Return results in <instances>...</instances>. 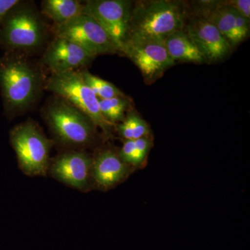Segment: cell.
I'll return each instance as SVG.
<instances>
[{"label": "cell", "mask_w": 250, "mask_h": 250, "mask_svg": "<svg viewBox=\"0 0 250 250\" xmlns=\"http://www.w3.org/2000/svg\"><path fill=\"white\" fill-rule=\"evenodd\" d=\"M187 17V9L179 1H136L131 10L127 39L165 41L171 34L184 29Z\"/></svg>", "instance_id": "6da1fadb"}, {"label": "cell", "mask_w": 250, "mask_h": 250, "mask_svg": "<svg viewBox=\"0 0 250 250\" xmlns=\"http://www.w3.org/2000/svg\"><path fill=\"white\" fill-rule=\"evenodd\" d=\"M45 121L56 141L66 147L65 150H85L96 141L98 127L93 121L64 100L49 106Z\"/></svg>", "instance_id": "7a4b0ae2"}, {"label": "cell", "mask_w": 250, "mask_h": 250, "mask_svg": "<svg viewBox=\"0 0 250 250\" xmlns=\"http://www.w3.org/2000/svg\"><path fill=\"white\" fill-rule=\"evenodd\" d=\"M10 142L18 166L28 177H47L54 141L48 139L35 122L27 121L10 131Z\"/></svg>", "instance_id": "3957f363"}, {"label": "cell", "mask_w": 250, "mask_h": 250, "mask_svg": "<svg viewBox=\"0 0 250 250\" xmlns=\"http://www.w3.org/2000/svg\"><path fill=\"white\" fill-rule=\"evenodd\" d=\"M47 89L84 113L103 131L106 139L111 136L114 125L104 118L100 112L99 99L85 83L80 72L74 70L52 74L47 82Z\"/></svg>", "instance_id": "277c9868"}, {"label": "cell", "mask_w": 250, "mask_h": 250, "mask_svg": "<svg viewBox=\"0 0 250 250\" xmlns=\"http://www.w3.org/2000/svg\"><path fill=\"white\" fill-rule=\"evenodd\" d=\"M120 52L134 62L147 84L160 78L167 69L175 65L166 49L164 41L129 38Z\"/></svg>", "instance_id": "5b68a950"}, {"label": "cell", "mask_w": 250, "mask_h": 250, "mask_svg": "<svg viewBox=\"0 0 250 250\" xmlns=\"http://www.w3.org/2000/svg\"><path fill=\"white\" fill-rule=\"evenodd\" d=\"M0 83L8 106L11 110L21 111L35 98L39 79L27 63L13 61L0 67Z\"/></svg>", "instance_id": "8992f818"}, {"label": "cell", "mask_w": 250, "mask_h": 250, "mask_svg": "<svg viewBox=\"0 0 250 250\" xmlns=\"http://www.w3.org/2000/svg\"><path fill=\"white\" fill-rule=\"evenodd\" d=\"M133 4L126 0H89L83 4L82 14L95 20L121 52L127 39Z\"/></svg>", "instance_id": "52a82bcc"}, {"label": "cell", "mask_w": 250, "mask_h": 250, "mask_svg": "<svg viewBox=\"0 0 250 250\" xmlns=\"http://www.w3.org/2000/svg\"><path fill=\"white\" fill-rule=\"evenodd\" d=\"M57 37L62 38L81 46L93 56L119 52L113 41L95 20L85 14L57 26Z\"/></svg>", "instance_id": "ba28073f"}, {"label": "cell", "mask_w": 250, "mask_h": 250, "mask_svg": "<svg viewBox=\"0 0 250 250\" xmlns=\"http://www.w3.org/2000/svg\"><path fill=\"white\" fill-rule=\"evenodd\" d=\"M93 154L85 150H64L51 158L47 176L82 192L92 190Z\"/></svg>", "instance_id": "9c48e42d"}, {"label": "cell", "mask_w": 250, "mask_h": 250, "mask_svg": "<svg viewBox=\"0 0 250 250\" xmlns=\"http://www.w3.org/2000/svg\"><path fill=\"white\" fill-rule=\"evenodd\" d=\"M90 181L92 190L107 191L123 183L134 169L122 160L114 149L104 148L93 154Z\"/></svg>", "instance_id": "30bf717a"}, {"label": "cell", "mask_w": 250, "mask_h": 250, "mask_svg": "<svg viewBox=\"0 0 250 250\" xmlns=\"http://www.w3.org/2000/svg\"><path fill=\"white\" fill-rule=\"evenodd\" d=\"M184 30L205 57L206 62L223 60L231 53L228 40L205 18H193L185 24Z\"/></svg>", "instance_id": "8fae6325"}, {"label": "cell", "mask_w": 250, "mask_h": 250, "mask_svg": "<svg viewBox=\"0 0 250 250\" xmlns=\"http://www.w3.org/2000/svg\"><path fill=\"white\" fill-rule=\"evenodd\" d=\"M42 33V24L35 13L22 9L8 18L3 37L6 43L14 48L31 49L40 45Z\"/></svg>", "instance_id": "7c38bea8"}, {"label": "cell", "mask_w": 250, "mask_h": 250, "mask_svg": "<svg viewBox=\"0 0 250 250\" xmlns=\"http://www.w3.org/2000/svg\"><path fill=\"white\" fill-rule=\"evenodd\" d=\"M94 59L86 50L72 41L56 37L46 50L43 62L52 74L63 73L83 66Z\"/></svg>", "instance_id": "4fadbf2b"}, {"label": "cell", "mask_w": 250, "mask_h": 250, "mask_svg": "<svg viewBox=\"0 0 250 250\" xmlns=\"http://www.w3.org/2000/svg\"><path fill=\"white\" fill-rule=\"evenodd\" d=\"M164 43L169 55L175 62H207L205 57L184 29L171 34L164 41Z\"/></svg>", "instance_id": "5bb4252c"}, {"label": "cell", "mask_w": 250, "mask_h": 250, "mask_svg": "<svg viewBox=\"0 0 250 250\" xmlns=\"http://www.w3.org/2000/svg\"><path fill=\"white\" fill-rule=\"evenodd\" d=\"M83 4L77 0H45L42 13L59 26L82 14Z\"/></svg>", "instance_id": "9a60e30c"}, {"label": "cell", "mask_w": 250, "mask_h": 250, "mask_svg": "<svg viewBox=\"0 0 250 250\" xmlns=\"http://www.w3.org/2000/svg\"><path fill=\"white\" fill-rule=\"evenodd\" d=\"M228 40L231 49L238 45L235 34V10L220 1L216 7L211 10L207 17Z\"/></svg>", "instance_id": "2e32d148"}, {"label": "cell", "mask_w": 250, "mask_h": 250, "mask_svg": "<svg viewBox=\"0 0 250 250\" xmlns=\"http://www.w3.org/2000/svg\"><path fill=\"white\" fill-rule=\"evenodd\" d=\"M152 147V141L149 136L125 141L118 154L125 164L134 170L144 164Z\"/></svg>", "instance_id": "e0dca14e"}, {"label": "cell", "mask_w": 250, "mask_h": 250, "mask_svg": "<svg viewBox=\"0 0 250 250\" xmlns=\"http://www.w3.org/2000/svg\"><path fill=\"white\" fill-rule=\"evenodd\" d=\"M116 127L120 137L125 141L148 137L150 134L147 122L135 111L128 113L121 123L116 125Z\"/></svg>", "instance_id": "ac0fdd59"}, {"label": "cell", "mask_w": 250, "mask_h": 250, "mask_svg": "<svg viewBox=\"0 0 250 250\" xmlns=\"http://www.w3.org/2000/svg\"><path fill=\"white\" fill-rule=\"evenodd\" d=\"M129 104V102L124 96L99 100L100 112L104 118L114 126L125 119Z\"/></svg>", "instance_id": "d6986e66"}, {"label": "cell", "mask_w": 250, "mask_h": 250, "mask_svg": "<svg viewBox=\"0 0 250 250\" xmlns=\"http://www.w3.org/2000/svg\"><path fill=\"white\" fill-rule=\"evenodd\" d=\"M85 83L92 90L99 100H106L115 97L124 96L123 93L113 84L107 81L95 76L89 72H80Z\"/></svg>", "instance_id": "ffe728a7"}, {"label": "cell", "mask_w": 250, "mask_h": 250, "mask_svg": "<svg viewBox=\"0 0 250 250\" xmlns=\"http://www.w3.org/2000/svg\"><path fill=\"white\" fill-rule=\"evenodd\" d=\"M235 34L237 44L246 40L250 34V21L235 10Z\"/></svg>", "instance_id": "44dd1931"}, {"label": "cell", "mask_w": 250, "mask_h": 250, "mask_svg": "<svg viewBox=\"0 0 250 250\" xmlns=\"http://www.w3.org/2000/svg\"><path fill=\"white\" fill-rule=\"evenodd\" d=\"M223 4L228 5L237 12L241 14L246 19H250V0H231V1H223Z\"/></svg>", "instance_id": "7402d4cb"}, {"label": "cell", "mask_w": 250, "mask_h": 250, "mask_svg": "<svg viewBox=\"0 0 250 250\" xmlns=\"http://www.w3.org/2000/svg\"><path fill=\"white\" fill-rule=\"evenodd\" d=\"M19 2L18 0H0V22Z\"/></svg>", "instance_id": "603a6c76"}]
</instances>
